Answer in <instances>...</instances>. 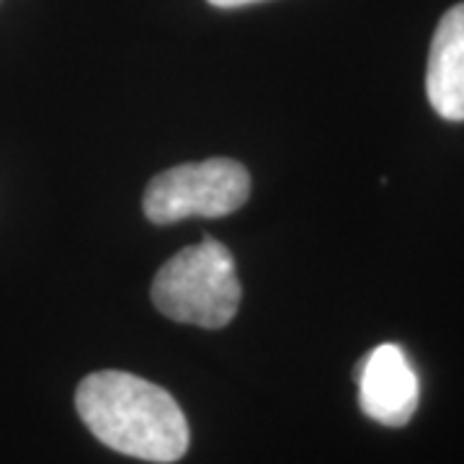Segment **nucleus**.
Listing matches in <instances>:
<instances>
[{
	"mask_svg": "<svg viewBox=\"0 0 464 464\" xmlns=\"http://www.w3.org/2000/svg\"><path fill=\"white\" fill-rule=\"evenodd\" d=\"M78 413L101 444L145 462L168 464L188 449V423L163 387L127 372H96L75 392Z\"/></svg>",
	"mask_w": 464,
	"mask_h": 464,
	"instance_id": "nucleus-1",
	"label": "nucleus"
},
{
	"mask_svg": "<svg viewBox=\"0 0 464 464\" xmlns=\"http://www.w3.org/2000/svg\"><path fill=\"white\" fill-rule=\"evenodd\" d=\"M150 295L155 307L176 323L225 328L240 307L232 253L215 237H204L158 271Z\"/></svg>",
	"mask_w": 464,
	"mask_h": 464,
	"instance_id": "nucleus-2",
	"label": "nucleus"
},
{
	"mask_svg": "<svg viewBox=\"0 0 464 464\" xmlns=\"http://www.w3.org/2000/svg\"><path fill=\"white\" fill-rule=\"evenodd\" d=\"M250 197V176L243 163L212 158L204 163L168 168L150 181L145 217L155 225L186 217H225L237 212Z\"/></svg>",
	"mask_w": 464,
	"mask_h": 464,
	"instance_id": "nucleus-3",
	"label": "nucleus"
},
{
	"mask_svg": "<svg viewBox=\"0 0 464 464\" xmlns=\"http://www.w3.org/2000/svg\"><path fill=\"white\" fill-rule=\"evenodd\" d=\"M359 405L382 426H405L413 418L420 398L418 374L405 351L395 343H382L356 369Z\"/></svg>",
	"mask_w": 464,
	"mask_h": 464,
	"instance_id": "nucleus-4",
	"label": "nucleus"
},
{
	"mask_svg": "<svg viewBox=\"0 0 464 464\" xmlns=\"http://www.w3.org/2000/svg\"><path fill=\"white\" fill-rule=\"evenodd\" d=\"M426 93L436 114L449 121H464V3L449 8L436 26Z\"/></svg>",
	"mask_w": 464,
	"mask_h": 464,
	"instance_id": "nucleus-5",
	"label": "nucleus"
},
{
	"mask_svg": "<svg viewBox=\"0 0 464 464\" xmlns=\"http://www.w3.org/2000/svg\"><path fill=\"white\" fill-rule=\"evenodd\" d=\"M217 8H240V5H250V3H261V0H209Z\"/></svg>",
	"mask_w": 464,
	"mask_h": 464,
	"instance_id": "nucleus-6",
	"label": "nucleus"
}]
</instances>
